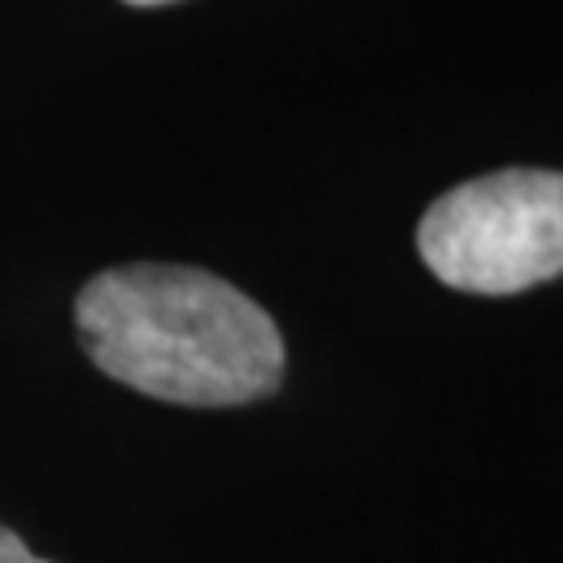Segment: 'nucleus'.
<instances>
[{"instance_id": "f03ea898", "label": "nucleus", "mask_w": 563, "mask_h": 563, "mask_svg": "<svg viewBox=\"0 0 563 563\" xmlns=\"http://www.w3.org/2000/svg\"><path fill=\"white\" fill-rule=\"evenodd\" d=\"M426 267L455 292L514 297L563 276V172L509 167L443 192L418 225Z\"/></svg>"}, {"instance_id": "7ed1b4c3", "label": "nucleus", "mask_w": 563, "mask_h": 563, "mask_svg": "<svg viewBox=\"0 0 563 563\" xmlns=\"http://www.w3.org/2000/svg\"><path fill=\"white\" fill-rule=\"evenodd\" d=\"M0 563H46V560H38L9 526H0Z\"/></svg>"}, {"instance_id": "20e7f679", "label": "nucleus", "mask_w": 563, "mask_h": 563, "mask_svg": "<svg viewBox=\"0 0 563 563\" xmlns=\"http://www.w3.org/2000/svg\"><path fill=\"white\" fill-rule=\"evenodd\" d=\"M125 4H167V0H125Z\"/></svg>"}, {"instance_id": "f257e3e1", "label": "nucleus", "mask_w": 563, "mask_h": 563, "mask_svg": "<svg viewBox=\"0 0 563 563\" xmlns=\"http://www.w3.org/2000/svg\"><path fill=\"white\" fill-rule=\"evenodd\" d=\"M76 325L88 360L172 405H251L284 380L276 322L234 284L180 263H125L84 284Z\"/></svg>"}]
</instances>
